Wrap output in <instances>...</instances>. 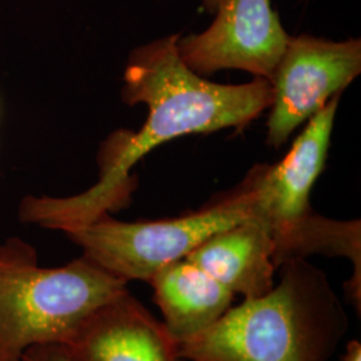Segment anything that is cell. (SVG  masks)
I'll return each mask as SVG.
<instances>
[{"label":"cell","mask_w":361,"mask_h":361,"mask_svg":"<svg viewBox=\"0 0 361 361\" xmlns=\"http://www.w3.org/2000/svg\"><path fill=\"white\" fill-rule=\"evenodd\" d=\"M178 35L158 39L130 55L122 99L149 109L142 129L116 135L106 146L99 180L67 198L26 197L19 207L25 224L67 233L128 205L133 185L130 170L161 143L188 134L243 129L271 107L268 79L244 85H219L195 74L180 59Z\"/></svg>","instance_id":"obj_1"},{"label":"cell","mask_w":361,"mask_h":361,"mask_svg":"<svg viewBox=\"0 0 361 361\" xmlns=\"http://www.w3.org/2000/svg\"><path fill=\"white\" fill-rule=\"evenodd\" d=\"M265 296L244 300L200 335L177 344L186 361H329L348 334V313L325 271L285 261Z\"/></svg>","instance_id":"obj_2"},{"label":"cell","mask_w":361,"mask_h":361,"mask_svg":"<svg viewBox=\"0 0 361 361\" xmlns=\"http://www.w3.org/2000/svg\"><path fill=\"white\" fill-rule=\"evenodd\" d=\"M128 285L85 256L40 267L34 246L7 238L0 243V361H20L34 347L65 345Z\"/></svg>","instance_id":"obj_3"},{"label":"cell","mask_w":361,"mask_h":361,"mask_svg":"<svg viewBox=\"0 0 361 361\" xmlns=\"http://www.w3.org/2000/svg\"><path fill=\"white\" fill-rule=\"evenodd\" d=\"M252 219L250 197L243 186L197 212L176 219L123 222L104 216L65 233L82 256L116 277L146 281L170 262L186 257L210 235Z\"/></svg>","instance_id":"obj_4"},{"label":"cell","mask_w":361,"mask_h":361,"mask_svg":"<svg viewBox=\"0 0 361 361\" xmlns=\"http://www.w3.org/2000/svg\"><path fill=\"white\" fill-rule=\"evenodd\" d=\"M340 94L308 121L284 159L255 169L243 182L250 197L252 219L267 226L274 241V265L302 258L319 216L310 209L313 185L325 166Z\"/></svg>","instance_id":"obj_5"},{"label":"cell","mask_w":361,"mask_h":361,"mask_svg":"<svg viewBox=\"0 0 361 361\" xmlns=\"http://www.w3.org/2000/svg\"><path fill=\"white\" fill-rule=\"evenodd\" d=\"M360 39L332 42L301 35L289 39L271 82L268 140L273 147L317 114L360 74Z\"/></svg>","instance_id":"obj_6"},{"label":"cell","mask_w":361,"mask_h":361,"mask_svg":"<svg viewBox=\"0 0 361 361\" xmlns=\"http://www.w3.org/2000/svg\"><path fill=\"white\" fill-rule=\"evenodd\" d=\"M201 34L177 39L180 59L195 74L243 70L271 80L290 37L271 0H221Z\"/></svg>","instance_id":"obj_7"},{"label":"cell","mask_w":361,"mask_h":361,"mask_svg":"<svg viewBox=\"0 0 361 361\" xmlns=\"http://www.w3.org/2000/svg\"><path fill=\"white\" fill-rule=\"evenodd\" d=\"M74 361H177V343L129 289L95 310L62 345Z\"/></svg>","instance_id":"obj_8"},{"label":"cell","mask_w":361,"mask_h":361,"mask_svg":"<svg viewBox=\"0 0 361 361\" xmlns=\"http://www.w3.org/2000/svg\"><path fill=\"white\" fill-rule=\"evenodd\" d=\"M274 241L264 224L249 219L216 233L186 259L245 300L265 296L274 286Z\"/></svg>","instance_id":"obj_9"},{"label":"cell","mask_w":361,"mask_h":361,"mask_svg":"<svg viewBox=\"0 0 361 361\" xmlns=\"http://www.w3.org/2000/svg\"><path fill=\"white\" fill-rule=\"evenodd\" d=\"M149 284L162 323L177 344L219 322L234 300L233 292L186 258L162 267Z\"/></svg>","instance_id":"obj_10"},{"label":"cell","mask_w":361,"mask_h":361,"mask_svg":"<svg viewBox=\"0 0 361 361\" xmlns=\"http://www.w3.org/2000/svg\"><path fill=\"white\" fill-rule=\"evenodd\" d=\"M20 361H74L62 345H40L28 349Z\"/></svg>","instance_id":"obj_11"},{"label":"cell","mask_w":361,"mask_h":361,"mask_svg":"<svg viewBox=\"0 0 361 361\" xmlns=\"http://www.w3.org/2000/svg\"><path fill=\"white\" fill-rule=\"evenodd\" d=\"M341 361H361V344L357 340H352L347 344L345 353L343 355Z\"/></svg>","instance_id":"obj_12"},{"label":"cell","mask_w":361,"mask_h":361,"mask_svg":"<svg viewBox=\"0 0 361 361\" xmlns=\"http://www.w3.org/2000/svg\"><path fill=\"white\" fill-rule=\"evenodd\" d=\"M204 1V7L210 13H216L219 8V1L221 0H202Z\"/></svg>","instance_id":"obj_13"},{"label":"cell","mask_w":361,"mask_h":361,"mask_svg":"<svg viewBox=\"0 0 361 361\" xmlns=\"http://www.w3.org/2000/svg\"><path fill=\"white\" fill-rule=\"evenodd\" d=\"M177 361H186V360H183V359H178V360Z\"/></svg>","instance_id":"obj_14"}]
</instances>
